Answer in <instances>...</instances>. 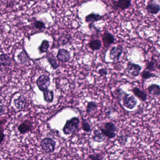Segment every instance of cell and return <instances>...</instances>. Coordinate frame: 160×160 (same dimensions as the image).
<instances>
[{
	"label": "cell",
	"mask_w": 160,
	"mask_h": 160,
	"mask_svg": "<svg viewBox=\"0 0 160 160\" xmlns=\"http://www.w3.org/2000/svg\"><path fill=\"white\" fill-rule=\"evenodd\" d=\"M99 128L106 137L109 139H113L117 136V128L112 122H104L99 126Z\"/></svg>",
	"instance_id": "cell-1"
},
{
	"label": "cell",
	"mask_w": 160,
	"mask_h": 160,
	"mask_svg": "<svg viewBox=\"0 0 160 160\" xmlns=\"http://www.w3.org/2000/svg\"><path fill=\"white\" fill-rule=\"evenodd\" d=\"M80 124V120L78 117H73L67 120L63 126L62 131L66 135L72 134L76 132Z\"/></svg>",
	"instance_id": "cell-2"
},
{
	"label": "cell",
	"mask_w": 160,
	"mask_h": 160,
	"mask_svg": "<svg viewBox=\"0 0 160 160\" xmlns=\"http://www.w3.org/2000/svg\"><path fill=\"white\" fill-rule=\"evenodd\" d=\"M132 0H112L111 7L116 11H124L132 7Z\"/></svg>",
	"instance_id": "cell-3"
},
{
	"label": "cell",
	"mask_w": 160,
	"mask_h": 160,
	"mask_svg": "<svg viewBox=\"0 0 160 160\" xmlns=\"http://www.w3.org/2000/svg\"><path fill=\"white\" fill-rule=\"evenodd\" d=\"M41 145L44 151L48 153H51L55 150L56 142L52 138H47L42 140Z\"/></svg>",
	"instance_id": "cell-4"
},
{
	"label": "cell",
	"mask_w": 160,
	"mask_h": 160,
	"mask_svg": "<svg viewBox=\"0 0 160 160\" xmlns=\"http://www.w3.org/2000/svg\"><path fill=\"white\" fill-rule=\"evenodd\" d=\"M122 101L123 106L130 109H133L138 103L137 101L132 95L126 92L122 97Z\"/></svg>",
	"instance_id": "cell-5"
},
{
	"label": "cell",
	"mask_w": 160,
	"mask_h": 160,
	"mask_svg": "<svg viewBox=\"0 0 160 160\" xmlns=\"http://www.w3.org/2000/svg\"><path fill=\"white\" fill-rule=\"evenodd\" d=\"M36 83L39 89L42 91H44L48 89L50 86V78L46 75H42L38 78Z\"/></svg>",
	"instance_id": "cell-6"
},
{
	"label": "cell",
	"mask_w": 160,
	"mask_h": 160,
	"mask_svg": "<svg viewBox=\"0 0 160 160\" xmlns=\"http://www.w3.org/2000/svg\"><path fill=\"white\" fill-rule=\"evenodd\" d=\"M141 69L142 68L140 65L130 62L127 63V67L125 70L132 77H136L140 75Z\"/></svg>",
	"instance_id": "cell-7"
},
{
	"label": "cell",
	"mask_w": 160,
	"mask_h": 160,
	"mask_svg": "<svg viewBox=\"0 0 160 160\" xmlns=\"http://www.w3.org/2000/svg\"><path fill=\"white\" fill-rule=\"evenodd\" d=\"M123 51V48L121 46L113 47L109 52L110 59L114 62L118 61L122 55Z\"/></svg>",
	"instance_id": "cell-8"
},
{
	"label": "cell",
	"mask_w": 160,
	"mask_h": 160,
	"mask_svg": "<svg viewBox=\"0 0 160 160\" xmlns=\"http://www.w3.org/2000/svg\"><path fill=\"white\" fill-rule=\"evenodd\" d=\"M102 41L105 47H108L115 43V36L108 31H106L102 35Z\"/></svg>",
	"instance_id": "cell-9"
},
{
	"label": "cell",
	"mask_w": 160,
	"mask_h": 160,
	"mask_svg": "<svg viewBox=\"0 0 160 160\" xmlns=\"http://www.w3.org/2000/svg\"><path fill=\"white\" fill-rule=\"evenodd\" d=\"M57 58L62 62H67L71 58V54L68 50L64 48H60L57 54Z\"/></svg>",
	"instance_id": "cell-10"
},
{
	"label": "cell",
	"mask_w": 160,
	"mask_h": 160,
	"mask_svg": "<svg viewBox=\"0 0 160 160\" xmlns=\"http://www.w3.org/2000/svg\"><path fill=\"white\" fill-rule=\"evenodd\" d=\"M146 10L150 14L156 15L160 12V6L159 4L155 2V1L151 0L146 6Z\"/></svg>",
	"instance_id": "cell-11"
},
{
	"label": "cell",
	"mask_w": 160,
	"mask_h": 160,
	"mask_svg": "<svg viewBox=\"0 0 160 160\" xmlns=\"http://www.w3.org/2000/svg\"><path fill=\"white\" fill-rule=\"evenodd\" d=\"M132 91L134 95L141 102H145L147 101L148 94L145 92L141 90L139 88L134 87L132 89Z\"/></svg>",
	"instance_id": "cell-12"
},
{
	"label": "cell",
	"mask_w": 160,
	"mask_h": 160,
	"mask_svg": "<svg viewBox=\"0 0 160 160\" xmlns=\"http://www.w3.org/2000/svg\"><path fill=\"white\" fill-rule=\"evenodd\" d=\"M104 15H101L100 14L92 12L86 16L85 17V21L87 23H93L98 22L102 20L104 18Z\"/></svg>",
	"instance_id": "cell-13"
},
{
	"label": "cell",
	"mask_w": 160,
	"mask_h": 160,
	"mask_svg": "<svg viewBox=\"0 0 160 160\" xmlns=\"http://www.w3.org/2000/svg\"><path fill=\"white\" fill-rule=\"evenodd\" d=\"M32 127V122L30 121L26 120L18 126V130L20 133L24 134L30 131Z\"/></svg>",
	"instance_id": "cell-14"
},
{
	"label": "cell",
	"mask_w": 160,
	"mask_h": 160,
	"mask_svg": "<svg viewBox=\"0 0 160 160\" xmlns=\"http://www.w3.org/2000/svg\"><path fill=\"white\" fill-rule=\"evenodd\" d=\"M158 69H160V65L159 63L157 62L156 60L152 58L150 61L146 63V67L145 69L150 71V72H155Z\"/></svg>",
	"instance_id": "cell-15"
},
{
	"label": "cell",
	"mask_w": 160,
	"mask_h": 160,
	"mask_svg": "<svg viewBox=\"0 0 160 160\" xmlns=\"http://www.w3.org/2000/svg\"><path fill=\"white\" fill-rule=\"evenodd\" d=\"M88 46L92 51H98L102 48V42L99 39H93L90 41Z\"/></svg>",
	"instance_id": "cell-16"
},
{
	"label": "cell",
	"mask_w": 160,
	"mask_h": 160,
	"mask_svg": "<svg viewBox=\"0 0 160 160\" xmlns=\"http://www.w3.org/2000/svg\"><path fill=\"white\" fill-rule=\"evenodd\" d=\"M12 64V59L6 54L0 55V66H10Z\"/></svg>",
	"instance_id": "cell-17"
},
{
	"label": "cell",
	"mask_w": 160,
	"mask_h": 160,
	"mask_svg": "<svg viewBox=\"0 0 160 160\" xmlns=\"http://www.w3.org/2000/svg\"><path fill=\"white\" fill-rule=\"evenodd\" d=\"M46 58L48 62L51 65V67L54 70H56L59 67V63L58 62L57 59L56 58L54 55L52 54V53H48Z\"/></svg>",
	"instance_id": "cell-18"
},
{
	"label": "cell",
	"mask_w": 160,
	"mask_h": 160,
	"mask_svg": "<svg viewBox=\"0 0 160 160\" xmlns=\"http://www.w3.org/2000/svg\"><path fill=\"white\" fill-rule=\"evenodd\" d=\"M14 103L18 109H22L26 107L27 103V100L25 97L21 95L18 99L14 100Z\"/></svg>",
	"instance_id": "cell-19"
},
{
	"label": "cell",
	"mask_w": 160,
	"mask_h": 160,
	"mask_svg": "<svg viewBox=\"0 0 160 160\" xmlns=\"http://www.w3.org/2000/svg\"><path fill=\"white\" fill-rule=\"evenodd\" d=\"M160 86L156 84H151L148 87V89L149 94L152 96L158 97L160 96Z\"/></svg>",
	"instance_id": "cell-20"
},
{
	"label": "cell",
	"mask_w": 160,
	"mask_h": 160,
	"mask_svg": "<svg viewBox=\"0 0 160 160\" xmlns=\"http://www.w3.org/2000/svg\"><path fill=\"white\" fill-rule=\"evenodd\" d=\"M106 137L100 130H95L94 131V134L92 137V139L95 142H102L104 141L106 139Z\"/></svg>",
	"instance_id": "cell-21"
},
{
	"label": "cell",
	"mask_w": 160,
	"mask_h": 160,
	"mask_svg": "<svg viewBox=\"0 0 160 160\" xmlns=\"http://www.w3.org/2000/svg\"><path fill=\"white\" fill-rule=\"evenodd\" d=\"M126 93V92L124 91L121 88H118L115 89L114 91L111 92V94L112 96L115 98L117 99L118 101H121L122 99V97L124 94Z\"/></svg>",
	"instance_id": "cell-22"
},
{
	"label": "cell",
	"mask_w": 160,
	"mask_h": 160,
	"mask_svg": "<svg viewBox=\"0 0 160 160\" xmlns=\"http://www.w3.org/2000/svg\"><path fill=\"white\" fill-rule=\"evenodd\" d=\"M71 35L68 34H63L62 35L58 40V44L59 45L64 46L69 43L72 40Z\"/></svg>",
	"instance_id": "cell-23"
},
{
	"label": "cell",
	"mask_w": 160,
	"mask_h": 160,
	"mask_svg": "<svg viewBox=\"0 0 160 160\" xmlns=\"http://www.w3.org/2000/svg\"><path fill=\"white\" fill-rule=\"evenodd\" d=\"M44 99L46 102L48 103H51L54 100V94L53 91L48 90V89L44 91Z\"/></svg>",
	"instance_id": "cell-24"
},
{
	"label": "cell",
	"mask_w": 160,
	"mask_h": 160,
	"mask_svg": "<svg viewBox=\"0 0 160 160\" xmlns=\"http://www.w3.org/2000/svg\"><path fill=\"white\" fill-rule=\"evenodd\" d=\"M140 75H141L142 79L145 80H148V79L152 78L159 77L158 76L156 75L155 74L148 71V70H146V69H144V71L141 72V73H140Z\"/></svg>",
	"instance_id": "cell-25"
},
{
	"label": "cell",
	"mask_w": 160,
	"mask_h": 160,
	"mask_svg": "<svg viewBox=\"0 0 160 160\" xmlns=\"http://www.w3.org/2000/svg\"><path fill=\"white\" fill-rule=\"evenodd\" d=\"M98 104L95 102H88L86 108V112L88 114H90L92 112H94L98 108Z\"/></svg>",
	"instance_id": "cell-26"
},
{
	"label": "cell",
	"mask_w": 160,
	"mask_h": 160,
	"mask_svg": "<svg viewBox=\"0 0 160 160\" xmlns=\"http://www.w3.org/2000/svg\"><path fill=\"white\" fill-rule=\"evenodd\" d=\"M81 127H82V130L86 132H90L92 131V128L88 120H87L86 119H84V118H82V122H81Z\"/></svg>",
	"instance_id": "cell-27"
},
{
	"label": "cell",
	"mask_w": 160,
	"mask_h": 160,
	"mask_svg": "<svg viewBox=\"0 0 160 160\" xmlns=\"http://www.w3.org/2000/svg\"><path fill=\"white\" fill-rule=\"evenodd\" d=\"M49 47V42L47 40H43L41 45L39 47V49L41 53H44L47 52Z\"/></svg>",
	"instance_id": "cell-28"
},
{
	"label": "cell",
	"mask_w": 160,
	"mask_h": 160,
	"mask_svg": "<svg viewBox=\"0 0 160 160\" xmlns=\"http://www.w3.org/2000/svg\"><path fill=\"white\" fill-rule=\"evenodd\" d=\"M18 60L20 61V62L22 63H26L28 59V57L27 54L25 51H22L18 54Z\"/></svg>",
	"instance_id": "cell-29"
},
{
	"label": "cell",
	"mask_w": 160,
	"mask_h": 160,
	"mask_svg": "<svg viewBox=\"0 0 160 160\" xmlns=\"http://www.w3.org/2000/svg\"><path fill=\"white\" fill-rule=\"evenodd\" d=\"M88 28L91 31L93 32H96L97 34L100 33L101 32V29L99 28H97L96 26L94 25L93 23H90L88 25Z\"/></svg>",
	"instance_id": "cell-30"
},
{
	"label": "cell",
	"mask_w": 160,
	"mask_h": 160,
	"mask_svg": "<svg viewBox=\"0 0 160 160\" xmlns=\"http://www.w3.org/2000/svg\"><path fill=\"white\" fill-rule=\"evenodd\" d=\"M88 158L91 160H102L103 159V156L101 153H94V154H90L89 155Z\"/></svg>",
	"instance_id": "cell-31"
},
{
	"label": "cell",
	"mask_w": 160,
	"mask_h": 160,
	"mask_svg": "<svg viewBox=\"0 0 160 160\" xmlns=\"http://www.w3.org/2000/svg\"><path fill=\"white\" fill-rule=\"evenodd\" d=\"M33 25L34 27L38 29H42L45 28V24L41 21H35Z\"/></svg>",
	"instance_id": "cell-32"
},
{
	"label": "cell",
	"mask_w": 160,
	"mask_h": 160,
	"mask_svg": "<svg viewBox=\"0 0 160 160\" xmlns=\"http://www.w3.org/2000/svg\"><path fill=\"white\" fill-rule=\"evenodd\" d=\"M108 73V72L107 69L106 68H101L98 71V74L101 77L106 76Z\"/></svg>",
	"instance_id": "cell-33"
},
{
	"label": "cell",
	"mask_w": 160,
	"mask_h": 160,
	"mask_svg": "<svg viewBox=\"0 0 160 160\" xmlns=\"http://www.w3.org/2000/svg\"><path fill=\"white\" fill-rule=\"evenodd\" d=\"M128 138L124 137L123 135L121 136L118 137V143H119L121 145H125L126 142L127 141V138Z\"/></svg>",
	"instance_id": "cell-34"
},
{
	"label": "cell",
	"mask_w": 160,
	"mask_h": 160,
	"mask_svg": "<svg viewBox=\"0 0 160 160\" xmlns=\"http://www.w3.org/2000/svg\"><path fill=\"white\" fill-rule=\"evenodd\" d=\"M5 136V135L4 133V130L2 128H0V143H1L3 141Z\"/></svg>",
	"instance_id": "cell-35"
},
{
	"label": "cell",
	"mask_w": 160,
	"mask_h": 160,
	"mask_svg": "<svg viewBox=\"0 0 160 160\" xmlns=\"http://www.w3.org/2000/svg\"><path fill=\"white\" fill-rule=\"evenodd\" d=\"M4 107L1 105H0V116L2 115L4 113Z\"/></svg>",
	"instance_id": "cell-36"
},
{
	"label": "cell",
	"mask_w": 160,
	"mask_h": 160,
	"mask_svg": "<svg viewBox=\"0 0 160 160\" xmlns=\"http://www.w3.org/2000/svg\"><path fill=\"white\" fill-rule=\"evenodd\" d=\"M4 122L0 120V126L2 125V124L4 123Z\"/></svg>",
	"instance_id": "cell-37"
}]
</instances>
